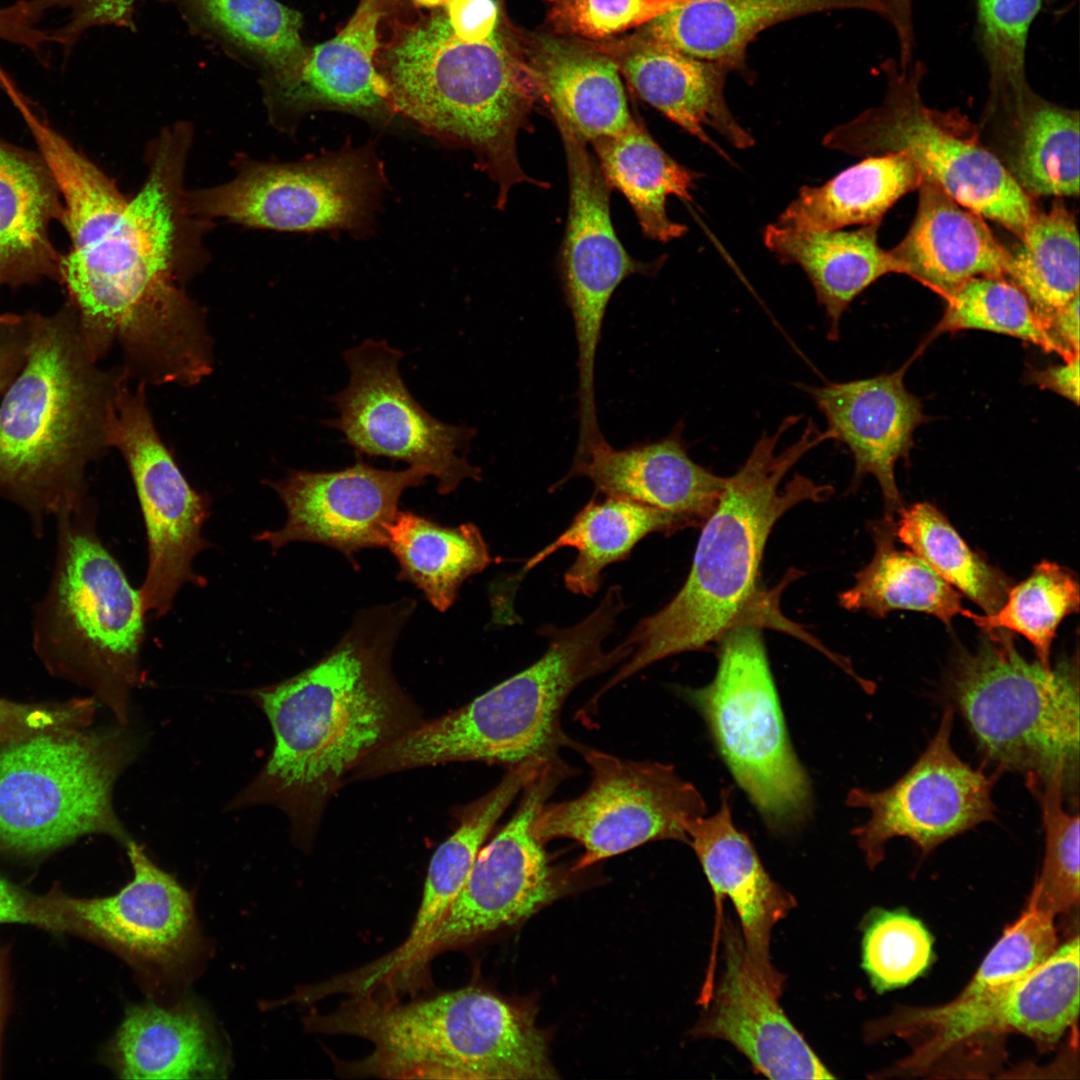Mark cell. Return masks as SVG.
<instances>
[{
	"instance_id": "obj_21",
	"label": "cell",
	"mask_w": 1080,
	"mask_h": 1080,
	"mask_svg": "<svg viewBox=\"0 0 1080 1080\" xmlns=\"http://www.w3.org/2000/svg\"><path fill=\"white\" fill-rule=\"evenodd\" d=\"M428 476L423 467L378 469L358 457L341 470L290 471L267 482L286 508L285 524L254 538L273 552L292 542L323 544L341 552L357 569L354 554L387 547L388 527L399 512L403 492L421 486Z\"/></svg>"
},
{
	"instance_id": "obj_9",
	"label": "cell",
	"mask_w": 1080,
	"mask_h": 1080,
	"mask_svg": "<svg viewBox=\"0 0 1080 1080\" xmlns=\"http://www.w3.org/2000/svg\"><path fill=\"white\" fill-rule=\"evenodd\" d=\"M947 689L985 760L1046 780L1065 775L1077 787L1078 656L1054 667L1030 662L1005 629L984 633L974 652L959 649Z\"/></svg>"
},
{
	"instance_id": "obj_45",
	"label": "cell",
	"mask_w": 1080,
	"mask_h": 1080,
	"mask_svg": "<svg viewBox=\"0 0 1080 1080\" xmlns=\"http://www.w3.org/2000/svg\"><path fill=\"white\" fill-rule=\"evenodd\" d=\"M1079 611V582L1069 569L1042 561L1022 582L1010 588L1006 601L994 614L964 611L984 633L1005 629L1025 637L1038 661L1050 667L1051 645L1062 620Z\"/></svg>"
},
{
	"instance_id": "obj_11",
	"label": "cell",
	"mask_w": 1080,
	"mask_h": 1080,
	"mask_svg": "<svg viewBox=\"0 0 1080 1080\" xmlns=\"http://www.w3.org/2000/svg\"><path fill=\"white\" fill-rule=\"evenodd\" d=\"M883 72L887 87L882 102L831 129L823 145L858 157L904 153L924 179L1019 238L1038 210L975 127L958 112L924 103L921 62L901 69L890 59Z\"/></svg>"
},
{
	"instance_id": "obj_20",
	"label": "cell",
	"mask_w": 1080,
	"mask_h": 1080,
	"mask_svg": "<svg viewBox=\"0 0 1080 1080\" xmlns=\"http://www.w3.org/2000/svg\"><path fill=\"white\" fill-rule=\"evenodd\" d=\"M133 878L101 898H55L72 929L93 936L155 984L185 977L201 939L191 895L132 839Z\"/></svg>"
},
{
	"instance_id": "obj_15",
	"label": "cell",
	"mask_w": 1080,
	"mask_h": 1080,
	"mask_svg": "<svg viewBox=\"0 0 1080 1080\" xmlns=\"http://www.w3.org/2000/svg\"><path fill=\"white\" fill-rule=\"evenodd\" d=\"M144 384L132 390L116 378L104 424L107 446L122 454L140 503L148 544V567L139 588L145 614L165 616L180 588L204 587L193 569L195 557L210 547L202 529L210 501L195 491L157 433L146 404Z\"/></svg>"
},
{
	"instance_id": "obj_37",
	"label": "cell",
	"mask_w": 1080,
	"mask_h": 1080,
	"mask_svg": "<svg viewBox=\"0 0 1080 1080\" xmlns=\"http://www.w3.org/2000/svg\"><path fill=\"white\" fill-rule=\"evenodd\" d=\"M923 180L921 170L904 153L868 156L821 186H803L776 225L818 231L881 222Z\"/></svg>"
},
{
	"instance_id": "obj_42",
	"label": "cell",
	"mask_w": 1080,
	"mask_h": 1080,
	"mask_svg": "<svg viewBox=\"0 0 1080 1080\" xmlns=\"http://www.w3.org/2000/svg\"><path fill=\"white\" fill-rule=\"evenodd\" d=\"M1018 239L1008 250L1006 278L1026 295L1048 330L1054 314L1079 295L1077 222L1058 199L1047 212L1037 211Z\"/></svg>"
},
{
	"instance_id": "obj_28",
	"label": "cell",
	"mask_w": 1080,
	"mask_h": 1080,
	"mask_svg": "<svg viewBox=\"0 0 1080 1080\" xmlns=\"http://www.w3.org/2000/svg\"><path fill=\"white\" fill-rule=\"evenodd\" d=\"M918 207L903 240L889 250L899 267L945 297L978 276L1005 277L1009 251L978 213L924 179Z\"/></svg>"
},
{
	"instance_id": "obj_38",
	"label": "cell",
	"mask_w": 1080,
	"mask_h": 1080,
	"mask_svg": "<svg viewBox=\"0 0 1080 1080\" xmlns=\"http://www.w3.org/2000/svg\"><path fill=\"white\" fill-rule=\"evenodd\" d=\"M591 144L608 185L624 195L647 237L668 242L687 232L669 218L666 202L670 195L692 201L697 173L669 156L635 119L621 133Z\"/></svg>"
},
{
	"instance_id": "obj_27",
	"label": "cell",
	"mask_w": 1080,
	"mask_h": 1080,
	"mask_svg": "<svg viewBox=\"0 0 1080 1080\" xmlns=\"http://www.w3.org/2000/svg\"><path fill=\"white\" fill-rule=\"evenodd\" d=\"M729 796V790L722 791L719 810L688 825V844L715 895L728 897L735 907L754 970L781 995L784 977L771 963V932L795 906V900L770 878L749 838L733 824Z\"/></svg>"
},
{
	"instance_id": "obj_49",
	"label": "cell",
	"mask_w": 1080,
	"mask_h": 1080,
	"mask_svg": "<svg viewBox=\"0 0 1080 1080\" xmlns=\"http://www.w3.org/2000/svg\"><path fill=\"white\" fill-rule=\"evenodd\" d=\"M977 42L989 73L990 103L1020 96L1030 86L1026 49L1042 0H974Z\"/></svg>"
},
{
	"instance_id": "obj_17",
	"label": "cell",
	"mask_w": 1080,
	"mask_h": 1080,
	"mask_svg": "<svg viewBox=\"0 0 1080 1080\" xmlns=\"http://www.w3.org/2000/svg\"><path fill=\"white\" fill-rule=\"evenodd\" d=\"M570 770L557 757L546 762L525 785L513 817L480 848L444 916L385 973V979L406 977L435 952L513 925L556 897L554 871L544 844L531 831V823Z\"/></svg>"
},
{
	"instance_id": "obj_2",
	"label": "cell",
	"mask_w": 1080,
	"mask_h": 1080,
	"mask_svg": "<svg viewBox=\"0 0 1080 1080\" xmlns=\"http://www.w3.org/2000/svg\"><path fill=\"white\" fill-rule=\"evenodd\" d=\"M415 608L413 599L404 598L363 609L317 662L245 691L266 715L274 743L228 810L272 805L287 816L295 844L311 846L346 778L425 720L392 667L396 642Z\"/></svg>"
},
{
	"instance_id": "obj_32",
	"label": "cell",
	"mask_w": 1080,
	"mask_h": 1080,
	"mask_svg": "<svg viewBox=\"0 0 1080 1080\" xmlns=\"http://www.w3.org/2000/svg\"><path fill=\"white\" fill-rule=\"evenodd\" d=\"M880 222L843 231L765 228L766 247L782 264L801 267L828 320L827 337L838 340L843 314L852 301L883 275L900 273L889 250L878 245Z\"/></svg>"
},
{
	"instance_id": "obj_19",
	"label": "cell",
	"mask_w": 1080,
	"mask_h": 1080,
	"mask_svg": "<svg viewBox=\"0 0 1080 1080\" xmlns=\"http://www.w3.org/2000/svg\"><path fill=\"white\" fill-rule=\"evenodd\" d=\"M954 707L947 706L939 727L914 765L890 787L849 791L850 807L866 808L869 820L852 830L867 863L884 857L886 843L906 837L925 854L940 843L994 820L992 789L1002 773L973 769L953 750Z\"/></svg>"
},
{
	"instance_id": "obj_14",
	"label": "cell",
	"mask_w": 1080,
	"mask_h": 1080,
	"mask_svg": "<svg viewBox=\"0 0 1080 1080\" xmlns=\"http://www.w3.org/2000/svg\"><path fill=\"white\" fill-rule=\"evenodd\" d=\"M572 748L590 769V785L574 799L541 806L531 823L538 841L578 842L584 854L576 871L650 841L688 844V825L707 808L673 766L622 759L576 742Z\"/></svg>"
},
{
	"instance_id": "obj_16",
	"label": "cell",
	"mask_w": 1080,
	"mask_h": 1080,
	"mask_svg": "<svg viewBox=\"0 0 1080 1080\" xmlns=\"http://www.w3.org/2000/svg\"><path fill=\"white\" fill-rule=\"evenodd\" d=\"M404 353L386 340L366 339L343 353L348 385L331 396L338 416L326 421L340 431L358 458L383 457L425 468L446 495L482 471L465 456L474 428L444 423L413 397L399 372Z\"/></svg>"
},
{
	"instance_id": "obj_43",
	"label": "cell",
	"mask_w": 1080,
	"mask_h": 1080,
	"mask_svg": "<svg viewBox=\"0 0 1080 1080\" xmlns=\"http://www.w3.org/2000/svg\"><path fill=\"white\" fill-rule=\"evenodd\" d=\"M898 512L896 537L911 552L986 615L1002 607L1011 581L971 550L937 507L919 502Z\"/></svg>"
},
{
	"instance_id": "obj_41",
	"label": "cell",
	"mask_w": 1080,
	"mask_h": 1080,
	"mask_svg": "<svg viewBox=\"0 0 1080 1080\" xmlns=\"http://www.w3.org/2000/svg\"><path fill=\"white\" fill-rule=\"evenodd\" d=\"M202 32L261 63L264 80L293 75L309 49L300 31L302 15L277 0H179Z\"/></svg>"
},
{
	"instance_id": "obj_12",
	"label": "cell",
	"mask_w": 1080,
	"mask_h": 1080,
	"mask_svg": "<svg viewBox=\"0 0 1080 1080\" xmlns=\"http://www.w3.org/2000/svg\"><path fill=\"white\" fill-rule=\"evenodd\" d=\"M718 667L704 687L679 694L704 718L737 784L775 833L803 824L810 784L791 746L762 629L740 625L717 641Z\"/></svg>"
},
{
	"instance_id": "obj_29",
	"label": "cell",
	"mask_w": 1080,
	"mask_h": 1080,
	"mask_svg": "<svg viewBox=\"0 0 1080 1080\" xmlns=\"http://www.w3.org/2000/svg\"><path fill=\"white\" fill-rule=\"evenodd\" d=\"M520 44L538 98L583 140L615 136L633 122L617 64L590 41L535 37Z\"/></svg>"
},
{
	"instance_id": "obj_8",
	"label": "cell",
	"mask_w": 1080,
	"mask_h": 1080,
	"mask_svg": "<svg viewBox=\"0 0 1080 1080\" xmlns=\"http://www.w3.org/2000/svg\"><path fill=\"white\" fill-rule=\"evenodd\" d=\"M86 500L61 512L54 574L34 625V647L55 676L93 693L129 725L143 680L145 612L139 589L100 541Z\"/></svg>"
},
{
	"instance_id": "obj_54",
	"label": "cell",
	"mask_w": 1080,
	"mask_h": 1080,
	"mask_svg": "<svg viewBox=\"0 0 1080 1080\" xmlns=\"http://www.w3.org/2000/svg\"><path fill=\"white\" fill-rule=\"evenodd\" d=\"M0 923H22L52 930L72 929L68 918L53 899L28 895L0 877Z\"/></svg>"
},
{
	"instance_id": "obj_33",
	"label": "cell",
	"mask_w": 1080,
	"mask_h": 1080,
	"mask_svg": "<svg viewBox=\"0 0 1080 1080\" xmlns=\"http://www.w3.org/2000/svg\"><path fill=\"white\" fill-rule=\"evenodd\" d=\"M113 1067L126 1079L218 1078L226 1059L215 1032L190 1005L128 1009L112 1045Z\"/></svg>"
},
{
	"instance_id": "obj_30",
	"label": "cell",
	"mask_w": 1080,
	"mask_h": 1080,
	"mask_svg": "<svg viewBox=\"0 0 1080 1080\" xmlns=\"http://www.w3.org/2000/svg\"><path fill=\"white\" fill-rule=\"evenodd\" d=\"M836 9H861L887 17L883 0H685L637 34L733 71L743 69L748 44L763 30L794 17Z\"/></svg>"
},
{
	"instance_id": "obj_5",
	"label": "cell",
	"mask_w": 1080,
	"mask_h": 1080,
	"mask_svg": "<svg viewBox=\"0 0 1080 1080\" xmlns=\"http://www.w3.org/2000/svg\"><path fill=\"white\" fill-rule=\"evenodd\" d=\"M625 609L622 588L611 586L580 622L559 628L544 625L546 652L531 666L502 681L466 705L420 725L364 760L351 780H367L406 770L453 762H484L508 767L533 758L553 759L572 741L561 727V711L571 692L632 654L621 642L603 648Z\"/></svg>"
},
{
	"instance_id": "obj_48",
	"label": "cell",
	"mask_w": 1080,
	"mask_h": 1080,
	"mask_svg": "<svg viewBox=\"0 0 1080 1080\" xmlns=\"http://www.w3.org/2000/svg\"><path fill=\"white\" fill-rule=\"evenodd\" d=\"M1053 918V914L1029 903L952 1003L974 1011L994 1008L1007 991L1057 948Z\"/></svg>"
},
{
	"instance_id": "obj_39",
	"label": "cell",
	"mask_w": 1080,
	"mask_h": 1080,
	"mask_svg": "<svg viewBox=\"0 0 1080 1080\" xmlns=\"http://www.w3.org/2000/svg\"><path fill=\"white\" fill-rule=\"evenodd\" d=\"M387 547L398 563L397 579L421 590L440 612L452 606L466 579L492 561L475 524L446 527L411 511L397 513Z\"/></svg>"
},
{
	"instance_id": "obj_1",
	"label": "cell",
	"mask_w": 1080,
	"mask_h": 1080,
	"mask_svg": "<svg viewBox=\"0 0 1080 1080\" xmlns=\"http://www.w3.org/2000/svg\"><path fill=\"white\" fill-rule=\"evenodd\" d=\"M31 134L61 193L71 248L59 282L92 359L118 341L149 380L198 383L211 369L208 337L175 284L182 145L167 138L143 188L126 199L47 121Z\"/></svg>"
},
{
	"instance_id": "obj_13",
	"label": "cell",
	"mask_w": 1080,
	"mask_h": 1080,
	"mask_svg": "<svg viewBox=\"0 0 1080 1080\" xmlns=\"http://www.w3.org/2000/svg\"><path fill=\"white\" fill-rule=\"evenodd\" d=\"M374 144L292 163H256L227 184L194 193L191 211L256 228L367 234L387 187Z\"/></svg>"
},
{
	"instance_id": "obj_10",
	"label": "cell",
	"mask_w": 1080,
	"mask_h": 1080,
	"mask_svg": "<svg viewBox=\"0 0 1080 1080\" xmlns=\"http://www.w3.org/2000/svg\"><path fill=\"white\" fill-rule=\"evenodd\" d=\"M140 747L119 723L0 744V847L36 854L89 834L126 847L113 789Z\"/></svg>"
},
{
	"instance_id": "obj_25",
	"label": "cell",
	"mask_w": 1080,
	"mask_h": 1080,
	"mask_svg": "<svg viewBox=\"0 0 1080 1080\" xmlns=\"http://www.w3.org/2000/svg\"><path fill=\"white\" fill-rule=\"evenodd\" d=\"M682 428L679 423L661 439L623 449L603 440L584 460L572 464L552 490L585 477L605 497L660 509L682 518L689 527L702 526L716 508L727 478L690 457Z\"/></svg>"
},
{
	"instance_id": "obj_46",
	"label": "cell",
	"mask_w": 1080,
	"mask_h": 1080,
	"mask_svg": "<svg viewBox=\"0 0 1080 1080\" xmlns=\"http://www.w3.org/2000/svg\"><path fill=\"white\" fill-rule=\"evenodd\" d=\"M946 299L947 307L935 329L937 333L979 329L1020 338L1056 352L1065 360L1075 356L1052 337L1026 295L1005 277L971 278Z\"/></svg>"
},
{
	"instance_id": "obj_50",
	"label": "cell",
	"mask_w": 1080,
	"mask_h": 1080,
	"mask_svg": "<svg viewBox=\"0 0 1080 1080\" xmlns=\"http://www.w3.org/2000/svg\"><path fill=\"white\" fill-rule=\"evenodd\" d=\"M931 953L928 931L906 913H877L864 929L863 968L878 992L910 983L927 968Z\"/></svg>"
},
{
	"instance_id": "obj_24",
	"label": "cell",
	"mask_w": 1080,
	"mask_h": 1080,
	"mask_svg": "<svg viewBox=\"0 0 1080 1080\" xmlns=\"http://www.w3.org/2000/svg\"><path fill=\"white\" fill-rule=\"evenodd\" d=\"M909 362L893 373L876 377L822 386L800 385L825 417L832 440L850 450L855 467L852 488L867 474L873 475L882 490L888 516L902 508L895 464L909 455L914 430L926 420L919 399L903 382Z\"/></svg>"
},
{
	"instance_id": "obj_52",
	"label": "cell",
	"mask_w": 1080,
	"mask_h": 1080,
	"mask_svg": "<svg viewBox=\"0 0 1080 1080\" xmlns=\"http://www.w3.org/2000/svg\"><path fill=\"white\" fill-rule=\"evenodd\" d=\"M97 706L98 700L93 696L35 704L0 698V744L91 726Z\"/></svg>"
},
{
	"instance_id": "obj_6",
	"label": "cell",
	"mask_w": 1080,
	"mask_h": 1080,
	"mask_svg": "<svg viewBox=\"0 0 1080 1080\" xmlns=\"http://www.w3.org/2000/svg\"><path fill=\"white\" fill-rule=\"evenodd\" d=\"M28 315L26 359L0 404V495L40 522L86 501L116 378L96 367L70 303Z\"/></svg>"
},
{
	"instance_id": "obj_23",
	"label": "cell",
	"mask_w": 1080,
	"mask_h": 1080,
	"mask_svg": "<svg viewBox=\"0 0 1080 1080\" xmlns=\"http://www.w3.org/2000/svg\"><path fill=\"white\" fill-rule=\"evenodd\" d=\"M383 15L382 0H360L336 36L309 49L297 72L263 80L271 111L298 117L315 110H338L391 129L400 116L389 105L375 66Z\"/></svg>"
},
{
	"instance_id": "obj_40",
	"label": "cell",
	"mask_w": 1080,
	"mask_h": 1080,
	"mask_svg": "<svg viewBox=\"0 0 1080 1080\" xmlns=\"http://www.w3.org/2000/svg\"><path fill=\"white\" fill-rule=\"evenodd\" d=\"M875 544L872 560L855 576V584L839 595L840 605L850 611L865 610L883 618L894 610L933 615L950 626L963 615L961 595L924 561L896 544L893 516L871 522Z\"/></svg>"
},
{
	"instance_id": "obj_55",
	"label": "cell",
	"mask_w": 1080,
	"mask_h": 1080,
	"mask_svg": "<svg viewBox=\"0 0 1080 1080\" xmlns=\"http://www.w3.org/2000/svg\"><path fill=\"white\" fill-rule=\"evenodd\" d=\"M444 8L454 33L465 41L485 40L499 24L496 0H447Z\"/></svg>"
},
{
	"instance_id": "obj_18",
	"label": "cell",
	"mask_w": 1080,
	"mask_h": 1080,
	"mask_svg": "<svg viewBox=\"0 0 1080 1080\" xmlns=\"http://www.w3.org/2000/svg\"><path fill=\"white\" fill-rule=\"evenodd\" d=\"M563 142L569 180V207L561 251V279L578 348V421L597 420L594 370L604 316L617 287L656 265L633 259L621 244L610 215L611 187L583 140L554 117Z\"/></svg>"
},
{
	"instance_id": "obj_60",
	"label": "cell",
	"mask_w": 1080,
	"mask_h": 1080,
	"mask_svg": "<svg viewBox=\"0 0 1080 1080\" xmlns=\"http://www.w3.org/2000/svg\"><path fill=\"white\" fill-rule=\"evenodd\" d=\"M416 4L424 6L426 8H436L444 6L447 0H413Z\"/></svg>"
},
{
	"instance_id": "obj_31",
	"label": "cell",
	"mask_w": 1080,
	"mask_h": 1080,
	"mask_svg": "<svg viewBox=\"0 0 1080 1080\" xmlns=\"http://www.w3.org/2000/svg\"><path fill=\"white\" fill-rule=\"evenodd\" d=\"M63 216L59 187L42 154L0 139V287L59 282L62 255L49 228L62 224Z\"/></svg>"
},
{
	"instance_id": "obj_26",
	"label": "cell",
	"mask_w": 1080,
	"mask_h": 1080,
	"mask_svg": "<svg viewBox=\"0 0 1080 1080\" xmlns=\"http://www.w3.org/2000/svg\"><path fill=\"white\" fill-rule=\"evenodd\" d=\"M610 56L637 94L669 120L729 160L708 136L713 128L731 145L746 149L754 139L733 117L724 98L729 70L639 34L623 41H590Z\"/></svg>"
},
{
	"instance_id": "obj_4",
	"label": "cell",
	"mask_w": 1080,
	"mask_h": 1080,
	"mask_svg": "<svg viewBox=\"0 0 1080 1080\" xmlns=\"http://www.w3.org/2000/svg\"><path fill=\"white\" fill-rule=\"evenodd\" d=\"M391 108L439 141L473 152L497 185V207L510 189L537 181L523 171L517 136L538 99L521 44L500 29L485 40L456 36L439 7L395 21L375 56Z\"/></svg>"
},
{
	"instance_id": "obj_56",
	"label": "cell",
	"mask_w": 1080,
	"mask_h": 1080,
	"mask_svg": "<svg viewBox=\"0 0 1080 1080\" xmlns=\"http://www.w3.org/2000/svg\"><path fill=\"white\" fill-rule=\"evenodd\" d=\"M29 315H0V394L21 370L29 342Z\"/></svg>"
},
{
	"instance_id": "obj_59",
	"label": "cell",
	"mask_w": 1080,
	"mask_h": 1080,
	"mask_svg": "<svg viewBox=\"0 0 1080 1080\" xmlns=\"http://www.w3.org/2000/svg\"><path fill=\"white\" fill-rule=\"evenodd\" d=\"M887 10V21L892 25L896 37L909 39L914 34L913 0H883Z\"/></svg>"
},
{
	"instance_id": "obj_57",
	"label": "cell",
	"mask_w": 1080,
	"mask_h": 1080,
	"mask_svg": "<svg viewBox=\"0 0 1080 1080\" xmlns=\"http://www.w3.org/2000/svg\"><path fill=\"white\" fill-rule=\"evenodd\" d=\"M1032 381L1041 388L1049 389L1062 397L1079 403V355L1065 360L1062 365L1048 367L1031 374Z\"/></svg>"
},
{
	"instance_id": "obj_34",
	"label": "cell",
	"mask_w": 1080,
	"mask_h": 1080,
	"mask_svg": "<svg viewBox=\"0 0 1080 1080\" xmlns=\"http://www.w3.org/2000/svg\"><path fill=\"white\" fill-rule=\"evenodd\" d=\"M689 525L682 518L633 501L605 497L592 498L554 541L527 559L521 570L505 586L512 606L513 587L534 567L557 550L577 551L564 573V585L572 593L594 596L602 584V572L612 563L626 560L633 548L652 533L671 535Z\"/></svg>"
},
{
	"instance_id": "obj_3",
	"label": "cell",
	"mask_w": 1080,
	"mask_h": 1080,
	"mask_svg": "<svg viewBox=\"0 0 1080 1080\" xmlns=\"http://www.w3.org/2000/svg\"><path fill=\"white\" fill-rule=\"evenodd\" d=\"M800 419L788 416L774 433L763 432L744 464L727 478L702 525L685 583L663 608L634 626L623 641L633 652L602 693L669 656L706 649L740 625L776 629L821 647L782 614L781 590L764 591L760 581L766 542L778 519L802 502H823L833 493L831 485L801 474L781 487L805 454L831 439L810 420L795 442L778 451L782 436Z\"/></svg>"
},
{
	"instance_id": "obj_44",
	"label": "cell",
	"mask_w": 1080,
	"mask_h": 1080,
	"mask_svg": "<svg viewBox=\"0 0 1080 1080\" xmlns=\"http://www.w3.org/2000/svg\"><path fill=\"white\" fill-rule=\"evenodd\" d=\"M1079 938L1057 947L997 1004V1029L1020 1032L1042 1046L1057 1042L1078 1016Z\"/></svg>"
},
{
	"instance_id": "obj_35",
	"label": "cell",
	"mask_w": 1080,
	"mask_h": 1080,
	"mask_svg": "<svg viewBox=\"0 0 1080 1080\" xmlns=\"http://www.w3.org/2000/svg\"><path fill=\"white\" fill-rule=\"evenodd\" d=\"M546 763L533 758L509 767L501 781L482 797L455 809L458 826L431 857L422 900L407 939L377 961L388 970L408 954L441 920L463 887L476 856L510 803Z\"/></svg>"
},
{
	"instance_id": "obj_7",
	"label": "cell",
	"mask_w": 1080,
	"mask_h": 1080,
	"mask_svg": "<svg viewBox=\"0 0 1080 1080\" xmlns=\"http://www.w3.org/2000/svg\"><path fill=\"white\" fill-rule=\"evenodd\" d=\"M308 1025L369 1040L374 1049L349 1071L386 1079L558 1078L533 1016L498 996L465 987L397 1003L366 993Z\"/></svg>"
},
{
	"instance_id": "obj_22",
	"label": "cell",
	"mask_w": 1080,
	"mask_h": 1080,
	"mask_svg": "<svg viewBox=\"0 0 1080 1080\" xmlns=\"http://www.w3.org/2000/svg\"><path fill=\"white\" fill-rule=\"evenodd\" d=\"M722 932L724 968L693 1034L728 1041L770 1079L833 1078L754 970L729 918Z\"/></svg>"
},
{
	"instance_id": "obj_53",
	"label": "cell",
	"mask_w": 1080,
	"mask_h": 1080,
	"mask_svg": "<svg viewBox=\"0 0 1080 1080\" xmlns=\"http://www.w3.org/2000/svg\"><path fill=\"white\" fill-rule=\"evenodd\" d=\"M32 11L40 21L51 8L69 11L67 22L51 31L54 42L68 54L81 36L97 26H117L134 29L136 6L144 0H29ZM167 1V0H157Z\"/></svg>"
},
{
	"instance_id": "obj_36",
	"label": "cell",
	"mask_w": 1080,
	"mask_h": 1080,
	"mask_svg": "<svg viewBox=\"0 0 1080 1080\" xmlns=\"http://www.w3.org/2000/svg\"><path fill=\"white\" fill-rule=\"evenodd\" d=\"M986 112L1014 128L1001 162L1028 196H1078V111L1046 101L1030 89L1020 99Z\"/></svg>"
},
{
	"instance_id": "obj_51",
	"label": "cell",
	"mask_w": 1080,
	"mask_h": 1080,
	"mask_svg": "<svg viewBox=\"0 0 1080 1080\" xmlns=\"http://www.w3.org/2000/svg\"><path fill=\"white\" fill-rule=\"evenodd\" d=\"M685 0H546L547 22L560 36L588 41L606 38L676 8Z\"/></svg>"
},
{
	"instance_id": "obj_58",
	"label": "cell",
	"mask_w": 1080,
	"mask_h": 1080,
	"mask_svg": "<svg viewBox=\"0 0 1080 1080\" xmlns=\"http://www.w3.org/2000/svg\"><path fill=\"white\" fill-rule=\"evenodd\" d=\"M1052 337L1070 354L1079 352V295L1057 311L1048 324Z\"/></svg>"
},
{
	"instance_id": "obj_61",
	"label": "cell",
	"mask_w": 1080,
	"mask_h": 1080,
	"mask_svg": "<svg viewBox=\"0 0 1080 1080\" xmlns=\"http://www.w3.org/2000/svg\"><path fill=\"white\" fill-rule=\"evenodd\" d=\"M3 1003H4V1001H3V977H2V969H1V965H0V1035H1L2 1017H3Z\"/></svg>"
},
{
	"instance_id": "obj_47",
	"label": "cell",
	"mask_w": 1080,
	"mask_h": 1080,
	"mask_svg": "<svg viewBox=\"0 0 1080 1080\" xmlns=\"http://www.w3.org/2000/svg\"><path fill=\"white\" fill-rule=\"evenodd\" d=\"M1025 776L1045 830L1043 865L1029 903L1055 915L1079 902V815L1063 808L1067 782L1062 771L1046 780L1031 773Z\"/></svg>"
}]
</instances>
